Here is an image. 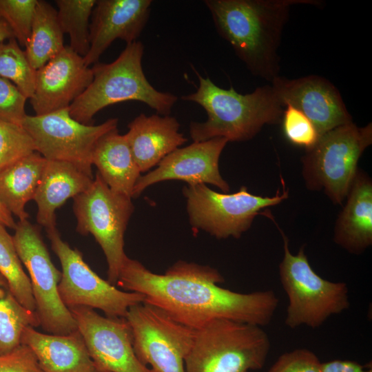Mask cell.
<instances>
[{
    "instance_id": "obj_14",
    "label": "cell",
    "mask_w": 372,
    "mask_h": 372,
    "mask_svg": "<svg viewBox=\"0 0 372 372\" xmlns=\"http://www.w3.org/2000/svg\"><path fill=\"white\" fill-rule=\"evenodd\" d=\"M69 309L97 372H152L135 354L125 318L103 316L85 307Z\"/></svg>"
},
{
    "instance_id": "obj_38",
    "label": "cell",
    "mask_w": 372,
    "mask_h": 372,
    "mask_svg": "<svg viewBox=\"0 0 372 372\" xmlns=\"http://www.w3.org/2000/svg\"><path fill=\"white\" fill-rule=\"evenodd\" d=\"M14 37L8 25L0 18V43Z\"/></svg>"
},
{
    "instance_id": "obj_12",
    "label": "cell",
    "mask_w": 372,
    "mask_h": 372,
    "mask_svg": "<svg viewBox=\"0 0 372 372\" xmlns=\"http://www.w3.org/2000/svg\"><path fill=\"white\" fill-rule=\"evenodd\" d=\"M125 319L142 364L149 365L152 372H185V359L193 345L195 329L145 302L130 307Z\"/></svg>"
},
{
    "instance_id": "obj_2",
    "label": "cell",
    "mask_w": 372,
    "mask_h": 372,
    "mask_svg": "<svg viewBox=\"0 0 372 372\" xmlns=\"http://www.w3.org/2000/svg\"><path fill=\"white\" fill-rule=\"evenodd\" d=\"M218 34L252 75L271 83L279 76L278 49L293 6L318 0H205Z\"/></svg>"
},
{
    "instance_id": "obj_16",
    "label": "cell",
    "mask_w": 372,
    "mask_h": 372,
    "mask_svg": "<svg viewBox=\"0 0 372 372\" xmlns=\"http://www.w3.org/2000/svg\"><path fill=\"white\" fill-rule=\"evenodd\" d=\"M271 84L284 107L291 105L300 110L319 136L353 122L339 90L324 77L311 74L289 79L279 75Z\"/></svg>"
},
{
    "instance_id": "obj_20",
    "label": "cell",
    "mask_w": 372,
    "mask_h": 372,
    "mask_svg": "<svg viewBox=\"0 0 372 372\" xmlns=\"http://www.w3.org/2000/svg\"><path fill=\"white\" fill-rule=\"evenodd\" d=\"M334 227V242L352 254L372 245V181L358 169Z\"/></svg>"
},
{
    "instance_id": "obj_3",
    "label": "cell",
    "mask_w": 372,
    "mask_h": 372,
    "mask_svg": "<svg viewBox=\"0 0 372 372\" xmlns=\"http://www.w3.org/2000/svg\"><path fill=\"white\" fill-rule=\"evenodd\" d=\"M199 85L181 99L194 102L205 110L204 122H191L189 134L194 142L225 138L228 142L246 141L254 138L265 125L280 122L284 106L269 83L242 94L233 86L223 89L209 76L203 77L194 68Z\"/></svg>"
},
{
    "instance_id": "obj_9",
    "label": "cell",
    "mask_w": 372,
    "mask_h": 372,
    "mask_svg": "<svg viewBox=\"0 0 372 372\" xmlns=\"http://www.w3.org/2000/svg\"><path fill=\"white\" fill-rule=\"evenodd\" d=\"M73 201L76 231L94 236L106 258L107 281L116 285L127 258L124 236L134 210L132 198L112 191L96 172L90 187Z\"/></svg>"
},
{
    "instance_id": "obj_13",
    "label": "cell",
    "mask_w": 372,
    "mask_h": 372,
    "mask_svg": "<svg viewBox=\"0 0 372 372\" xmlns=\"http://www.w3.org/2000/svg\"><path fill=\"white\" fill-rule=\"evenodd\" d=\"M118 119L99 125H85L72 118L68 109L43 115H26L22 127L32 137L36 152L48 161L70 163L90 176L92 154L98 141L117 129Z\"/></svg>"
},
{
    "instance_id": "obj_29",
    "label": "cell",
    "mask_w": 372,
    "mask_h": 372,
    "mask_svg": "<svg viewBox=\"0 0 372 372\" xmlns=\"http://www.w3.org/2000/svg\"><path fill=\"white\" fill-rule=\"evenodd\" d=\"M35 76L36 70L14 37L0 43V77L11 81L30 99L34 90Z\"/></svg>"
},
{
    "instance_id": "obj_19",
    "label": "cell",
    "mask_w": 372,
    "mask_h": 372,
    "mask_svg": "<svg viewBox=\"0 0 372 372\" xmlns=\"http://www.w3.org/2000/svg\"><path fill=\"white\" fill-rule=\"evenodd\" d=\"M127 127L125 136L141 173L157 166L187 141L179 132L177 119L169 115L147 116L141 113Z\"/></svg>"
},
{
    "instance_id": "obj_10",
    "label": "cell",
    "mask_w": 372,
    "mask_h": 372,
    "mask_svg": "<svg viewBox=\"0 0 372 372\" xmlns=\"http://www.w3.org/2000/svg\"><path fill=\"white\" fill-rule=\"evenodd\" d=\"M12 239L29 273L35 312L43 330L57 335L78 330L75 319L59 293L61 271L52 262L38 226L28 219L19 220Z\"/></svg>"
},
{
    "instance_id": "obj_17",
    "label": "cell",
    "mask_w": 372,
    "mask_h": 372,
    "mask_svg": "<svg viewBox=\"0 0 372 372\" xmlns=\"http://www.w3.org/2000/svg\"><path fill=\"white\" fill-rule=\"evenodd\" d=\"M92 68L69 45L36 70L30 103L36 115L68 108L90 85Z\"/></svg>"
},
{
    "instance_id": "obj_22",
    "label": "cell",
    "mask_w": 372,
    "mask_h": 372,
    "mask_svg": "<svg viewBox=\"0 0 372 372\" xmlns=\"http://www.w3.org/2000/svg\"><path fill=\"white\" fill-rule=\"evenodd\" d=\"M93 180L92 176L70 163L47 160L33 199L38 207V224L45 229L56 227V209L86 191Z\"/></svg>"
},
{
    "instance_id": "obj_11",
    "label": "cell",
    "mask_w": 372,
    "mask_h": 372,
    "mask_svg": "<svg viewBox=\"0 0 372 372\" xmlns=\"http://www.w3.org/2000/svg\"><path fill=\"white\" fill-rule=\"evenodd\" d=\"M45 230L61 265L58 291L68 309L85 307L99 309L107 317L125 318L130 307L145 301L143 295L119 290L99 277L84 261L81 252L63 240L56 227Z\"/></svg>"
},
{
    "instance_id": "obj_34",
    "label": "cell",
    "mask_w": 372,
    "mask_h": 372,
    "mask_svg": "<svg viewBox=\"0 0 372 372\" xmlns=\"http://www.w3.org/2000/svg\"><path fill=\"white\" fill-rule=\"evenodd\" d=\"M318 356L307 349H296L280 355L268 372H322Z\"/></svg>"
},
{
    "instance_id": "obj_21",
    "label": "cell",
    "mask_w": 372,
    "mask_h": 372,
    "mask_svg": "<svg viewBox=\"0 0 372 372\" xmlns=\"http://www.w3.org/2000/svg\"><path fill=\"white\" fill-rule=\"evenodd\" d=\"M21 344L35 355L43 372H97L79 330L67 335L25 329Z\"/></svg>"
},
{
    "instance_id": "obj_36",
    "label": "cell",
    "mask_w": 372,
    "mask_h": 372,
    "mask_svg": "<svg viewBox=\"0 0 372 372\" xmlns=\"http://www.w3.org/2000/svg\"><path fill=\"white\" fill-rule=\"evenodd\" d=\"M322 372H372L360 363L347 360H333L322 363Z\"/></svg>"
},
{
    "instance_id": "obj_35",
    "label": "cell",
    "mask_w": 372,
    "mask_h": 372,
    "mask_svg": "<svg viewBox=\"0 0 372 372\" xmlns=\"http://www.w3.org/2000/svg\"><path fill=\"white\" fill-rule=\"evenodd\" d=\"M0 372H43L32 351L21 344L12 351L0 354Z\"/></svg>"
},
{
    "instance_id": "obj_27",
    "label": "cell",
    "mask_w": 372,
    "mask_h": 372,
    "mask_svg": "<svg viewBox=\"0 0 372 372\" xmlns=\"http://www.w3.org/2000/svg\"><path fill=\"white\" fill-rule=\"evenodd\" d=\"M96 0H56L57 19L70 47L84 57L90 48V23Z\"/></svg>"
},
{
    "instance_id": "obj_25",
    "label": "cell",
    "mask_w": 372,
    "mask_h": 372,
    "mask_svg": "<svg viewBox=\"0 0 372 372\" xmlns=\"http://www.w3.org/2000/svg\"><path fill=\"white\" fill-rule=\"evenodd\" d=\"M63 34L57 10L49 3L38 0L30 38L25 47V55L33 69L41 68L64 48Z\"/></svg>"
},
{
    "instance_id": "obj_8",
    "label": "cell",
    "mask_w": 372,
    "mask_h": 372,
    "mask_svg": "<svg viewBox=\"0 0 372 372\" xmlns=\"http://www.w3.org/2000/svg\"><path fill=\"white\" fill-rule=\"evenodd\" d=\"M282 193L262 196L250 193L245 186L232 194L217 192L205 184L187 185L183 189L191 226L218 239L240 238L256 216L267 214V208L280 204L289 196L283 179Z\"/></svg>"
},
{
    "instance_id": "obj_15",
    "label": "cell",
    "mask_w": 372,
    "mask_h": 372,
    "mask_svg": "<svg viewBox=\"0 0 372 372\" xmlns=\"http://www.w3.org/2000/svg\"><path fill=\"white\" fill-rule=\"evenodd\" d=\"M227 143L226 138L217 137L177 148L156 169L140 176L132 198L138 197L149 186L166 180H182L187 185L210 184L227 193L229 185L219 171L220 156Z\"/></svg>"
},
{
    "instance_id": "obj_30",
    "label": "cell",
    "mask_w": 372,
    "mask_h": 372,
    "mask_svg": "<svg viewBox=\"0 0 372 372\" xmlns=\"http://www.w3.org/2000/svg\"><path fill=\"white\" fill-rule=\"evenodd\" d=\"M35 152L34 141L22 125L0 120V172Z\"/></svg>"
},
{
    "instance_id": "obj_28",
    "label": "cell",
    "mask_w": 372,
    "mask_h": 372,
    "mask_svg": "<svg viewBox=\"0 0 372 372\" xmlns=\"http://www.w3.org/2000/svg\"><path fill=\"white\" fill-rule=\"evenodd\" d=\"M21 264L12 236L0 224V276L17 300L26 309L35 311L30 278Z\"/></svg>"
},
{
    "instance_id": "obj_18",
    "label": "cell",
    "mask_w": 372,
    "mask_h": 372,
    "mask_svg": "<svg viewBox=\"0 0 372 372\" xmlns=\"http://www.w3.org/2000/svg\"><path fill=\"white\" fill-rule=\"evenodd\" d=\"M151 0H96L90 23V48L83 57L87 66L99 62L117 39L127 44L136 41L146 25Z\"/></svg>"
},
{
    "instance_id": "obj_1",
    "label": "cell",
    "mask_w": 372,
    "mask_h": 372,
    "mask_svg": "<svg viewBox=\"0 0 372 372\" xmlns=\"http://www.w3.org/2000/svg\"><path fill=\"white\" fill-rule=\"evenodd\" d=\"M224 281L217 269L207 265L179 260L158 274L127 256L116 285L143 295L145 302L195 330L215 319L262 327L270 323L278 306L273 290L239 293L218 285Z\"/></svg>"
},
{
    "instance_id": "obj_24",
    "label": "cell",
    "mask_w": 372,
    "mask_h": 372,
    "mask_svg": "<svg viewBox=\"0 0 372 372\" xmlns=\"http://www.w3.org/2000/svg\"><path fill=\"white\" fill-rule=\"evenodd\" d=\"M46 162L35 152L0 172V202L19 220L29 216L25 205L34 199Z\"/></svg>"
},
{
    "instance_id": "obj_7",
    "label": "cell",
    "mask_w": 372,
    "mask_h": 372,
    "mask_svg": "<svg viewBox=\"0 0 372 372\" xmlns=\"http://www.w3.org/2000/svg\"><path fill=\"white\" fill-rule=\"evenodd\" d=\"M372 144V124L352 123L320 136L302 157V174L307 188L323 192L335 205L345 200L358 169V161Z\"/></svg>"
},
{
    "instance_id": "obj_26",
    "label": "cell",
    "mask_w": 372,
    "mask_h": 372,
    "mask_svg": "<svg viewBox=\"0 0 372 372\" xmlns=\"http://www.w3.org/2000/svg\"><path fill=\"white\" fill-rule=\"evenodd\" d=\"M30 326H40L36 312L17 300L0 276V354L19 346L25 329Z\"/></svg>"
},
{
    "instance_id": "obj_37",
    "label": "cell",
    "mask_w": 372,
    "mask_h": 372,
    "mask_svg": "<svg viewBox=\"0 0 372 372\" xmlns=\"http://www.w3.org/2000/svg\"><path fill=\"white\" fill-rule=\"evenodd\" d=\"M0 224L6 227L14 229L17 225L12 215L6 209V208L0 202Z\"/></svg>"
},
{
    "instance_id": "obj_6",
    "label": "cell",
    "mask_w": 372,
    "mask_h": 372,
    "mask_svg": "<svg viewBox=\"0 0 372 372\" xmlns=\"http://www.w3.org/2000/svg\"><path fill=\"white\" fill-rule=\"evenodd\" d=\"M281 234L284 256L279 265V277L289 301L285 323L291 329L302 325L318 328L331 316L349 308L348 286L320 276L311 267L304 247L296 254H291L287 237Z\"/></svg>"
},
{
    "instance_id": "obj_33",
    "label": "cell",
    "mask_w": 372,
    "mask_h": 372,
    "mask_svg": "<svg viewBox=\"0 0 372 372\" xmlns=\"http://www.w3.org/2000/svg\"><path fill=\"white\" fill-rule=\"evenodd\" d=\"M27 98L11 81L0 77V120L21 125Z\"/></svg>"
},
{
    "instance_id": "obj_32",
    "label": "cell",
    "mask_w": 372,
    "mask_h": 372,
    "mask_svg": "<svg viewBox=\"0 0 372 372\" xmlns=\"http://www.w3.org/2000/svg\"><path fill=\"white\" fill-rule=\"evenodd\" d=\"M284 135L291 144L308 149L313 147L320 136L312 121L300 110L287 105L281 121Z\"/></svg>"
},
{
    "instance_id": "obj_31",
    "label": "cell",
    "mask_w": 372,
    "mask_h": 372,
    "mask_svg": "<svg viewBox=\"0 0 372 372\" xmlns=\"http://www.w3.org/2000/svg\"><path fill=\"white\" fill-rule=\"evenodd\" d=\"M38 0H0V18L10 27L19 45L25 47Z\"/></svg>"
},
{
    "instance_id": "obj_23",
    "label": "cell",
    "mask_w": 372,
    "mask_h": 372,
    "mask_svg": "<svg viewBox=\"0 0 372 372\" xmlns=\"http://www.w3.org/2000/svg\"><path fill=\"white\" fill-rule=\"evenodd\" d=\"M92 165L112 191L132 198L141 172L125 134H120L115 129L103 135L93 151Z\"/></svg>"
},
{
    "instance_id": "obj_5",
    "label": "cell",
    "mask_w": 372,
    "mask_h": 372,
    "mask_svg": "<svg viewBox=\"0 0 372 372\" xmlns=\"http://www.w3.org/2000/svg\"><path fill=\"white\" fill-rule=\"evenodd\" d=\"M271 342L262 327L215 319L196 330L185 372H248L265 364Z\"/></svg>"
},
{
    "instance_id": "obj_4",
    "label": "cell",
    "mask_w": 372,
    "mask_h": 372,
    "mask_svg": "<svg viewBox=\"0 0 372 372\" xmlns=\"http://www.w3.org/2000/svg\"><path fill=\"white\" fill-rule=\"evenodd\" d=\"M143 52V44L136 41L127 44L113 62L94 64L92 81L68 108L70 116L92 125L94 116L102 109L129 101L144 103L158 114L169 115L178 97L149 83L142 67Z\"/></svg>"
}]
</instances>
